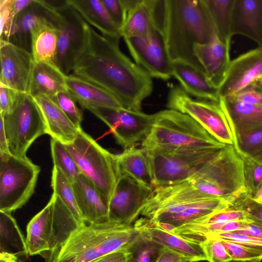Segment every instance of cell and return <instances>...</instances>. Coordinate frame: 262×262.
Masks as SVG:
<instances>
[{"label": "cell", "instance_id": "28", "mask_svg": "<svg viewBox=\"0 0 262 262\" xmlns=\"http://www.w3.org/2000/svg\"><path fill=\"white\" fill-rule=\"evenodd\" d=\"M66 76L56 66L44 62H35L32 69L28 94L33 98L52 97L67 91Z\"/></svg>", "mask_w": 262, "mask_h": 262}, {"label": "cell", "instance_id": "42", "mask_svg": "<svg viewBox=\"0 0 262 262\" xmlns=\"http://www.w3.org/2000/svg\"><path fill=\"white\" fill-rule=\"evenodd\" d=\"M209 262H228L232 258L220 239L209 237L202 244Z\"/></svg>", "mask_w": 262, "mask_h": 262}, {"label": "cell", "instance_id": "16", "mask_svg": "<svg viewBox=\"0 0 262 262\" xmlns=\"http://www.w3.org/2000/svg\"><path fill=\"white\" fill-rule=\"evenodd\" d=\"M0 83L28 93L34 64L31 53L9 42L0 40Z\"/></svg>", "mask_w": 262, "mask_h": 262}, {"label": "cell", "instance_id": "53", "mask_svg": "<svg viewBox=\"0 0 262 262\" xmlns=\"http://www.w3.org/2000/svg\"><path fill=\"white\" fill-rule=\"evenodd\" d=\"M18 259L14 254L10 253L0 252V262H17Z\"/></svg>", "mask_w": 262, "mask_h": 262}, {"label": "cell", "instance_id": "10", "mask_svg": "<svg viewBox=\"0 0 262 262\" xmlns=\"http://www.w3.org/2000/svg\"><path fill=\"white\" fill-rule=\"evenodd\" d=\"M40 167L27 157L0 153V211L12 213L31 198Z\"/></svg>", "mask_w": 262, "mask_h": 262}, {"label": "cell", "instance_id": "17", "mask_svg": "<svg viewBox=\"0 0 262 262\" xmlns=\"http://www.w3.org/2000/svg\"><path fill=\"white\" fill-rule=\"evenodd\" d=\"M262 77V48L240 55L230 61L219 88L220 98L233 95Z\"/></svg>", "mask_w": 262, "mask_h": 262}, {"label": "cell", "instance_id": "40", "mask_svg": "<svg viewBox=\"0 0 262 262\" xmlns=\"http://www.w3.org/2000/svg\"><path fill=\"white\" fill-rule=\"evenodd\" d=\"M221 240L233 260L262 259L261 251L249 245Z\"/></svg>", "mask_w": 262, "mask_h": 262}, {"label": "cell", "instance_id": "37", "mask_svg": "<svg viewBox=\"0 0 262 262\" xmlns=\"http://www.w3.org/2000/svg\"><path fill=\"white\" fill-rule=\"evenodd\" d=\"M244 165L245 186L247 193L253 197L262 185V160L237 151Z\"/></svg>", "mask_w": 262, "mask_h": 262}, {"label": "cell", "instance_id": "4", "mask_svg": "<svg viewBox=\"0 0 262 262\" xmlns=\"http://www.w3.org/2000/svg\"><path fill=\"white\" fill-rule=\"evenodd\" d=\"M226 145L217 141L188 115L166 109L155 114L152 126L142 141V148L208 149Z\"/></svg>", "mask_w": 262, "mask_h": 262}, {"label": "cell", "instance_id": "9", "mask_svg": "<svg viewBox=\"0 0 262 262\" xmlns=\"http://www.w3.org/2000/svg\"><path fill=\"white\" fill-rule=\"evenodd\" d=\"M8 141L9 152L19 158L26 153L34 141L47 134L42 112L35 99L27 93L20 92L11 110L0 113Z\"/></svg>", "mask_w": 262, "mask_h": 262}, {"label": "cell", "instance_id": "46", "mask_svg": "<svg viewBox=\"0 0 262 262\" xmlns=\"http://www.w3.org/2000/svg\"><path fill=\"white\" fill-rule=\"evenodd\" d=\"M232 232L251 236L262 240V221L253 217L252 220L246 222L242 229Z\"/></svg>", "mask_w": 262, "mask_h": 262}, {"label": "cell", "instance_id": "31", "mask_svg": "<svg viewBox=\"0 0 262 262\" xmlns=\"http://www.w3.org/2000/svg\"><path fill=\"white\" fill-rule=\"evenodd\" d=\"M0 251L16 255L19 262L29 256L25 238L11 213L0 211Z\"/></svg>", "mask_w": 262, "mask_h": 262}, {"label": "cell", "instance_id": "25", "mask_svg": "<svg viewBox=\"0 0 262 262\" xmlns=\"http://www.w3.org/2000/svg\"><path fill=\"white\" fill-rule=\"evenodd\" d=\"M34 98L43 114L47 127V134L64 145L73 143L81 128L76 126L49 97L39 96Z\"/></svg>", "mask_w": 262, "mask_h": 262}, {"label": "cell", "instance_id": "14", "mask_svg": "<svg viewBox=\"0 0 262 262\" xmlns=\"http://www.w3.org/2000/svg\"><path fill=\"white\" fill-rule=\"evenodd\" d=\"M88 110L110 127L124 149L143 141L150 132L155 118V114L149 115L127 108L92 107Z\"/></svg>", "mask_w": 262, "mask_h": 262}, {"label": "cell", "instance_id": "36", "mask_svg": "<svg viewBox=\"0 0 262 262\" xmlns=\"http://www.w3.org/2000/svg\"><path fill=\"white\" fill-rule=\"evenodd\" d=\"M50 145L54 166L59 168L73 183L81 174L77 164L61 142L51 138Z\"/></svg>", "mask_w": 262, "mask_h": 262}, {"label": "cell", "instance_id": "54", "mask_svg": "<svg viewBox=\"0 0 262 262\" xmlns=\"http://www.w3.org/2000/svg\"><path fill=\"white\" fill-rule=\"evenodd\" d=\"M251 198L255 202L262 205V185L258 189L255 195Z\"/></svg>", "mask_w": 262, "mask_h": 262}, {"label": "cell", "instance_id": "22", "mask_svg": "<svg viewBox=\"0 0 262 262\" xmlns=\"http://www.w3.org/2000/svg\"><path fill=\"white\" fill-rule=\"evenodd\" d=\"M231 33L245 36L262 48V0H234Z\"/></svg>", "mask_w": 262, "mask_h": 262}, {"label": "cell", "instance_id": "13", "mask_svg": "<svg viewBox=\"0 0 262 262\" xmlns=\"http://www.w3.org/2000/svg\"><path fill=\"white\" fill-rule=\"evenodd\" d=\"M155 188L146 185L124 173H119L108 204V220L133 225Z\"/></svg>", "mask_w": 262, "mask_h": 262}, {"label": "cell", "instance_id": "34", "mask_svg": "<svg viewBox=\"0 0 262 262\" xmlns=\"http://www.w3.org/2000/svg\"><path fill=\"white\" fill-rule=\"evenodd\" d=\"M51 187L57 196L81 224H85L77 204L72 183L57 167L52 171Z\"/></svg>", "mask_w": 262, "mask_h": 262}, {"label": "cell", "instance_id": "30", "mask_svg": "<svg viewBox=\"0 0 262 262\" xmlns=\"http://www.w3.org/2000/svg\"><path fill=\"white\" fill-rule=\"evenodd\" d=\"M220 104L237 134L262 127V107L236 101L229 97L221 98Z\"/></svg>", "mask_w": 262, "mask_h": 262}, {"label": "cell", "instance_id": "27", "mask_svg": "<svg viewBox=\"0 0 262 262\" xmlns=\"http://www.w3.org/2000/svg\"><path fill=\"white\" fill-rule=\"evenodd\" d=\"M172 67L173 76L189 95L199 99L220 102L219 89L209 82L203 72L182 62H173Z\"/></svg>", "mask_w": 262, "mask_h": 262}, {"label": "cell", "instance_id": "11", "mask_svg": "<svg viewBox=\"0 0 262 262\" xmlns=\"http://www.w3.org/2000/svg\"><path fill=\"white\" fill-rule=\"evenodd\" d=\"M167 107L188 115L219 142L234 146V127L220 102L192 98L180 86L169 91Z\"/></svg>", "mask_w": 262, "mask_h": 262}, {"label": "cell", "instance_id": "49", "mask_svg": "<svg viewBox=\"0 0 262 262\" xmlns=\"http://www.w3.org/2000/svg\"><path fill=\"white\" fill-rule=\"evenodd\" d=\"M12 0H0V31L10 20Z\"/></svg>", "mask_w": 262, "mask_h": 262}, {"label": "cell", "instance_id": "26", "mask_svg": "<svg viewBox=\"0 0 262 262\" xmlns=\"http://www.w3.org/2000/svg\"><path fill=\"white\" fill-rule=\"evenodd\" d=\"M57 18L56 12L54 17L39 20L31 31V54L35 62H44L56 66L58 30L55 23Z\"/></svg>", "mask_w": 262, "mask_h": 262}, {"label": "cell", "instance_id": "5", "mask_svg": "<svg viewBox=\"0 0 262 262\" xmlns=\"http://www.w3.org/2000/svg\"><path fill=\"white\" fill-rule=\"evenodd\" d=\"M80 225L53 193L47 205L27 225L26 241L29 256L40 255L47 259Z\"/></svg>", "mask_w": 262, "mask_h": 262}, {"label": "cell", "instance_id": "32", "mask_svg": "<svg viewBox=\"0 0 262 262\" xmlns=\"http://www.w3.org/2000/svg\"><path fill=\"white\" fill-rule=\"evenodd\" d=\"M119 173H124L141 183L154 188L148 158L142 148L135 146L125 149L117 155Z\"/></svg>", "mask_w": 262, "mask_h": 262}, {"label": "cell", "instance_id": "3", "mask_svg": "<svg viewBox=\"0 0 262 262\" xmlns=\"http://www.w3.org/2000/svg\"><path fill=\"white\" fill-rule=\"evenodd\" d=\"M133 225L107 221L83 224L69 235L46 262H92L126 248L138 236Z\"/></svg>", "mask_w": 262, "mask_h": 262}, {"label": "cell", "instance_id": "48", "mask_svg": "<svg viewBox=\"0 0 262 262\" xmlns=\"http://www.w3.org/2000/svg\"><path fill=\"white\" fill-rule=\"evenodd\" d=\"M155 262H188L187 259L183 255L162 247Z\"/></svg>", "mask_w": 262, "mask_h": 262}, {"label": "cell", "instance_id": "55", "mask_svg": "<svg viewBox=\"0 0 262 262\" xmlns=\"http://www.w3.org/2000/svg\"><path fill=\"white\" fill-rule=\"evenodd\" d=\"M261 259L248 260H231L228 262H260Z\"/></svg>", "mask_w": 262, "mask_h": 262}, {"label": "cell", "instance_id": "51", "mask_svg": "<svg viewBox=\"0 0 262 262\" xmlns=\"http://www.w3.org/2000/svg\"><path fill=\"white\" fill-rule=\"evenodd\" d=\"M33 0H12L11 19H12L18 13L33 2Z\"/></svg>", "mask_w": 262, "mask_h": 262}, {"label": "cell", "instance_id": "29", "mask_svg": "<svg viewBox=\"0 0 262 262\" xmlns=\"http://www.w3.org/2000/svg\"><path fill=\"white\" fill-rule=\"evenodd\" d=\"M67 1L88 24L98 29L103 36L119 39L122 37L120 29L109 15L101 0Z\"/></svg>", "mask_w": 262, "mask_h": 262}, {"label": "cell", "instance_id": "19", "mask_svg": "<svg viewBox=\"0 0 262 262\" xmlns=\"http://www.w3.org/2000/svg\"><path fill=\"white\" fill-rule=\"evenodd\" d=\"M126 19L121 29L122 37L146 36L160 30V0H121Z\"/></svg>", "mask_w": 262, "mask_h": 262}, {"label": "cell", "instance_id": "45", "mask_svg": "<svg viewBox=\"0 0 262 262\" xmlns=\"http://www.w3.org/2000/svg\"><path fill=\"white\" fill-rule=\"evenodd\" d=\"M19 93V92L0 83L1 114H4L11 110Z\"/></svg>", "mask_w": 262, "mask_h": 262}, {"label": "cell", "instance_id": "35", "mask_svg": "<svg viewBox=\"0 0 262 262\" xmlns=\"http://www.w3.org/2000/svg\"><path fill=\"white\" fill-rule=\"evenodd\" d=\"M162 247L141 235L127 246V262H155Z\"/></svg>", "mask_w": 262, "mask_h": 262}, {"label": "cell", "instance_id": "20", "mask_svg": "<svg viewBox=\"0 0 262 262\" xmlns=\"http://www.w3.org/2000/svg\"><path fill=\"white\" fill-rule=\"evenodd\" d=\"M56 15V11L46 5L42 0H33L13 18L5 41L31 53L32 29L39 20Z\"/></svg>", "mask_w": 262, "mask_h": 262}, {"label": "cell", "instance_id": "56", "mask_svg": "<svg viewBox=\"0 0 262 262\" xmlns=\"http://www.w3.org/2000/svg\"><path fill=\"white\" fill-rule=\"evenodd\" d=\"M259 81L262 83V77L260 79H259Z\"/></svg>", "mask_w": 262, "mask_h": 262}, {"label": "cell", "instance_id": "18", "mask_svg": "<svg viewBox=\"0 0 262 262\" xmlns=\"http://www.w3.org/2000/svg\"><path fill=\"white\" fill-rule=\"evenodd\" d=\"M133 225L141 235L162 247L183 255L188 262L207 261L201 244L192 242L175 233L160 228L145 217L137 219Z\"/></svg>", "mask_w": 262, "mask_h": 262}, {"label": "cell", "instance_id": "52", "mask_svg": "<svg viewBox=\"0 0 262 262\" xmlns=\"http://www.w3.org/2000/svg\"><path fill=\"white\" fill-rule=\"evenodd\" d=\"M4 152H9V151L3 120L0 115V153Z\"/></svg>", "mask_w": 262, "mask_h": 262}, {"label": "cell", "instance_id": "47", "mask_svg": "<svg viewBox=\"0 0 262 262\" xmlns=\"http://www.w3.org/2000/svg\"><path fill=\"white\" fill-rule=\"evenodd\" d=\"M243 209L252 216L262 221V205L254 201L246 194L241 200Z\"/></svg>", "mask_w": 262, "mask_h": 262}, {"label": "cell", "instance_id": "1", "mask_svg": "<svg viewBox=\"0 0 262 262\" xmlns=\"http://www.w3.org/2000/svg\"><path fill=\"white\" fill-rule=\"evenodd\" d=\"M86 31L72 74L107 91L125 108L141 112L153 91L152 77L120 50V39L100 35L88 23Z\"/></svg>", "mask_w": 262, "mask_h": 262}, {"label": "cell", "instance_id": "38", "mask_svg": "<svg viewBox=\"0 0 262 262\" xmlns=\"http://www.w3.org/2000/svg\"><path fill=\"white\" fill-rule=\"evenodd\" d=\"M237 151L262 160V127L236 134Z\"/></svg>", "mask_w": 262, "mask_h": 262}, {"label": "cell", "instance_id": "12", "mask_svg": "<svg viewBox=\"0 0 262 262\" xmlns=\"http://www.w3.org/2000/svg\"><path fill=\"white\" fill-rule=\"evenodd\" d=\"M55 11L57 13L55 26L58 30L56 65L68 75L84 47L87 23L67 0L66 4Z\"/></svg>", "mask_w": 262, "mask_h": 262}, {"label": "cell", "instance_id": "50", "mask_svg": "<svg viewBox=\"0 0 262 262\" xmlns=\"http://www.w3.org/2000/svg\"><path fill=\"white\" fill-rule=\"evenodd\" d=\"M128 254L126 248L105 255L92 262H127Z\"/></svg>", "mask_w": 262, "mask_h": 262}, {"label": "cell", "instance_id": "43", "mask_svg": "<svg viewBox=\"0 0 262 262\" xmlns=\"http://www.w3.org/2000/svg\"><path fill=\"white\" fill-rule=\"evenodd\" d=\"M209 237H214L249 245L262 251V240L251 236L235 232H223L211 234L208 236L207 238Z\"/></svg>", "mask_w": 262, "mask_h": 262}, {"label": "cell", "instance_id": "24", "mask_svg": "<svg viewBox=\"0 0 262 262\" xmlns=\"http://www.w3.org/2000/svg\"><path fill=\"white\" fill-rule=\"evenodd\" d=\"M66 84L68 92L83 108H126L107 91L73 74L66 76Z\"/></svg>", "mask_w": 262, "mask_h": 262}, {"label": "cell", "instance_id": "41", "mask_svg": "<svg viewBox=\"0 0 262 262\" xmlns=\"http://www.w3.org/2000/svg\"><path fill=\"white\" fill-rule=\"evenodd\" d=\"M228 97L236 101L262 107V83L256 80Z\"/></svg>", "mask_w": 262, "mask_h": 262}, {"label": "cell", "instance_id": "2", "mask_svg": "<svg viewBox=\"0 0 262 262\" xmlns=\"http://www.w3.org/2000/svg\"><path fill=\"white\" fill-rule=\"evenodd\" d=\"M215 30L204 0H163L161 32L172 63H186L205 74L194 48L209 42Z\"/></svg>", "mask_w": 262, "mask_h": 262}, {"label": "cell", "instance_id": "6", "mask_svg": "<svg viewBox=\"0 0 262 262\" xmlns=\"http://www.w3.org/2000/svg\"><path fill=\"white\" fill-rule=\"evenodd\" d=\"M188 180L198 190L212 196L239 198L248 194L245 186L243 162L232 145L222 147Z\"/></svg>", "mask_w": 262, "mask_h": 262}, {"label": "cell", "instance_id": "15", "mask_svg": "<svg viewBox=\"0 0 262 262\" xmlns=\"http://www.w3.org/2000/svg\"><path fill=\"white\" fill-rule=\"evenodd\" d=\"M123 39L135 63L151 77L166 80L173 76L172 62L160 31Z\"/></svg>", "mask_w": 262, "mask_h": 262}, {"label": "cell", "instance_id": "39", "mask_svg": "<svg viewBox=\"0 0 262 262\" xmlns=\"http://www.w3.org/2000/svg\"><path fill=\"white\" fill-rule=\"evenodd\" d=\"M49 98L61 109L76 126L78 128H81L82 112L68 91L59 92Z\"/></svg>", "mask_w": 262, "mask_h": 262}, {"label": "cell", "instance_id": "33", "mask_svg": "<svg viewBox=\"0 0 262 262\" xmlns=\"http://www.w3.org/2000/svg\"><path fill=\"white\" fill-rule=\"evenodd\" d=\"M221 41L230 48L232 13L234 0H204Z\"/></svg>", "mask_w": 262, "mask_h": 262}, {"label": "cell", "instance_id": "7", "mask_svg": "<svg viewBox=\"0 0 262 262\" xmlns=\"http://www.w3.org/2000/svg\"><path fill=\"white\" fill-rule=\"evenodd\" d=\"M222 148H142L148 158L154 188H156L188 180L213 158Z\"/></svg>", "mask_w": 262, "mask_h": 262}, {"label": "cell", "instance_id": "8", "mask_svg": "<svg viewBox=\"0 0 262 262\" xmlns=\"http://www.w3.org/2000/svg\"><path fill=\"white\" fill-rule=\"evenodd\" d=\"M64 145L80 173L95 185L108 204L119 175L117 155L100 146L82 128L73 143Z\"/></svg>", "mask_w": 262, "mask_h": 262}, {"label": "cell", "instance_id": "21", "mask_svg": "<svg viewBox=\"0 0 262 262\" xmlns=\"http://www.w3.org/2000/svg\"><path fill=\"white\" fill-rule=\"evenodd\" d=\"M230 48L220 39L215 30L209 42L198 45L195 55L209 82L219 89L230 63Z\"/></svg>", "mask_w": 262, "mask_h": 262}, {"label": "cell", "instance_id": "23", "mask_svg": "<svg viewBox=\"0 0 262 262\" xmlns=\"http://www.w3.org/2000/svg\"><path fill=\"white\" fill-rule=\"evenodd\" d=\"M72 185L77 204L85 224L108 221V204L89 180L81 173Z\"/></svg>", "mask_w": 262, "mask_h": 262}, {"label": "cell", "instance_id": "44", "mask_svg": "<svg viewBox=\"0 0 262 262\" xmlns=\"http://www.w3.org/2000/svg\"><path fill=\"white\" fill-rule=\"evenodd\" d=\"M109 15L120 29L124 24L126 13L121 0H101Z\"/></svg>", "mask_w": 262, "mask_h": 262}]
</instances>
